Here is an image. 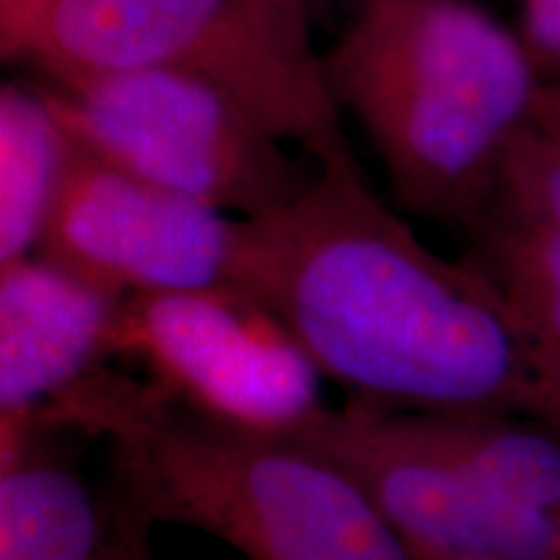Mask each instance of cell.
<instances>
[{"label":"cell","mask_w":560,"mask_h":560,"mask_svg":"<svg viewBox=\"0 0 560 560\" xmlns=\"http://www.w3.org/2000/svg\"><path fill=\"white\" fill-rule=\"evenodd\" d=\"M289 206L242 219L236 289L353 400L560 425V359L495 280L425 247L340 153Z\"/></svg>","instance_id":"obj_1"},{"label":"cell","mask_w":560,"mask_h":560,"mask_svg":"<svg viewBox=\"0 0 560 560\" xmlns=\"http://www.w3.org/2000/svg\"><path fill=\"white\" fill-rule=\"evenodd\" d=\"M37 91L91 156L236 219L289 206L314 182L283 140L192 75L102 70Z\"/></svg>","instance_id":"obj_6"},{"label":"cell","mask_w":560,"mask_h":560,"mask_svg":"<svg viewBox=\"0 0 560 560\" xmlns=\"http://www.w3.org/2000/svg\"><path fill=\"white\" fill-rule=\"evenodd\" d=\"M366 488L418 560H560V425L346 397L293 431Z\"/></svg>","instance_id":"obj_4"},{"label":"cell","mask_w":560,"mask_h":560,"mask_svg":"<svg viewBox=\"0 0 560 560\" xmlns=\"http://www.w3.org/2000/svg\"><path fill=\"white\" fill-rule=\"evenodd\" d=\"M73 431L0 425V560H104L115 495L96 493L68 450Z\"/></svg>","instance_id":"obj_10"},{"label":"cell","mask_w":560,"mask_h":560,"mask_svg":"<svg viewBox=\"0 0 560 560\" xmlns=\"http://www.w3.org/2000/svg\"><path fill=\"white\" fill-rule=\"evenodd\" d=\"M493 208L560 231V138L535 125L522 132L501 172Z\"/></svg>","instance_id":"obj_13"},{"label":"cell","mask_w":560,"mask_h":560,"mask_svg":"<svg viewBox=\"0 0 560 560\" xmlns=\"http://www.w3.org/2000/svg\"><path fill=\"white\" fill-rule=\"evenodd\" d=\"M532 125L560 138V81H548L542 86Z\"/></svg>","instance_id":"obj_17"},{"label":"cell","mask_w":560,"mask_h":560,"mask_svg":"<svg viewBox=\"0 0 560 560\" xmlns=\"http://www.w3.org/2000/svg\"><path fill=\"white\" fill-rule=\"evenodd\" d=\"M60 0H0V47L3 58H21L26 39Z\"/></svg>","instance_id":"obj_15"},{"label":"cell","mask_w":560,"mask_h":560,"mask_svg":"<svg viewBox=\"0 0 560 560\" xmlns=\"http://www.w3.org/2000/svg\"><path fill=\"white\" fill-rule=\"evenodd\" d=\"M125 299L42 255L0 265V425L34 418L117 359Z\"/></svg>","instance_id":"obj_9"},{"label":"cell","mask_w":560,"mask_h":560,"mask_svg":"<svg viewBox=\"0 0 560 560\" xmlns=\"http://www.w3.org/2000/svg\"><path fill=\"white\" fill-rule=\"evenodd\" d=\"M310 3H327V0H310ZM359 3H366V0H359Z\"/></svg>","instance_id":"obj_18"},{"label":"cell","mask_w":560,"mask_h":560,"mask_svg":"<svg viewBox=\"0 0 560 560\" xmlns=\"http://www.w3.org/2000/svg\"><path fill=\"white\" fill-rule=\"evenodd\" d=\"M50 79L161 68L206 81L319 164L348 153L310 0H60L26 39Z\"/></svg>","instance_id":"obj_5"},{"label":"cell","mask_w":560,"mask_h":560,"mask_svg":"<svg viewBox=\"0 0 560 560\" xmlns=\"http://www.w3.org/2000/svg\"><path fill=\"white\" fill-rule=\"evenodd\" d=\"M405 210L470 231L545 86L522 34L472 0H366L325 55Z\"/></svg>","instance_id":"obj_3"},{"label":"cell","mask_w":560,"mask_h":560,"mask_svg":"<svg viewBox=\"0 0 560 560\" xmlns=\"http://www.w3.org/2000/svg\"><path fill=\"white\" fill-rule=\"evenodd\" d=\"M24 423L104 441L122 506L208 532L247 560H418L325 452L208 416L149 376L104 366Z\"/></svg>","instance_id":"obj_2"},{"label":"cell","mask_w":560,"mask_h":560,"mask_svg":"<svg viewBox=\"0 0 560 560\" xmlns=\"http://www.w3.org/2000/svg\"><path fill=\"white\" fill-rule=\"evenodd\" d=\"M73 140L39 91L0 89V265L37 252Z\"/></svg>","instance_id":"obj_11"},{"label":"cell","mask_w":560,"mask_h":560,"mask_svg":"<svg viewBox=\"0 0 560 560\" xmlns=\"http://www.w3.org/2000/svg\"><path fill=\"white\" fill-rule=\"evenodd\" d=\"M240 229L73 143L34 255L122 296L236 289Z\"/></svg>","instance_id":"obj_8"},{"label":"cell","mask_w":560,"mask_h":560,"mask_svg":"<svg viewBox=\"0 0 560 560\" xmlns=\"http://www.w3.org/2000/svg\"><path fill=\"white\" fill-rule=\"evenodd\" d=\"M522 39L540 73L560 81V0H522Z\"/></svg>","instance_id":"obj_14"},{"label":"cell","mask_w":560,"mask_h":560,"mask_svg":"<svg viewBox=\"0 0 560 560\" xmlns=\"http://www.w3.org/2000/svg\"><path fill=\"white\" fill-rule=\"evenodd\" d=\"M151 529L153 524L145 516L136 514V511L117 501V529L104 560H153L149 545Z\"/></svg>","instance_id":"obj_16"},{"label":"cell","mask_w":560,"mask_h":560,"mask_svg":"<svg viewBox=\"0 0 560 560\" xmlns=\"http://www.w3.org/2000/svg\"><path fill=\"white\" fill-rule=\"evenodd\" d=\"M117 359L138 361L174 397L247 429L293 433L325 408V376L240 289L128 296Z\"/></svg>","instance_id":"obj_7"},{"label":"cell","mask_w":560,"mask_h":560,"mask_svg":"<svg viewBox=\"0 0 560 560\" xmlns=\"http://www.w3.org/2000/svg\"><path fill=\"white\" fill-rule=\"evenodd\" d=\"M467 242L465 255L560 359V231L490 208L467 231Z\"/></svg>","instance_id":"obj_12"}]
</instances>
